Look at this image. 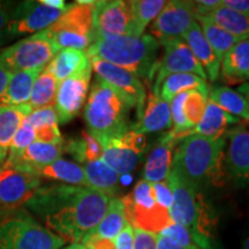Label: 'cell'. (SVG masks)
I'll return each instance as SVG.
<instances>
[{"label":"cell","mask_w":249,"mask_h":249,"mask_svg":"<svg viewBox=\"0 0 249 249\" xmlns=\"http://www.w3.org/2000/svg\"><path fill=\"white\" fill-rule=\"evenodd\" d=\"M225 147V136H187L174 152L171 172L200 189L207 185L223 186L227 177Z\"/></svg>","instance_id":"cell-2"},{"label":"cell","mask_w":249,"mask_h":249,"mask_svg":"<svg viewBox=\"0 0 249 249\" xmlns=\"http://www.w3.org/2000/svg\"><path fill=\"white\" fill-rule=\"evenodd\" d=\"M14 7L13 2L0 1V35L7 26L9 17H11L12 9Z\"/></svg>","instance_id":"cell-45"},{"label":"cell","mask_w":249,"mask_h":249,"mask_svg":"<svg viewBox=\"0 0 249 249\" xmlns=\"http://www.w3.org/2000/svg\"><path fill=\"white\" fill-rule=\"evenodd\" d=\"M223 5L249 17V0H224Z\"/></svg>","instance_id":"cell-46"},{"label":"cell","mask_w":249,"mask_h":249,"mask_svg":"<svg viewBox=\"0 0 249 249\" xmlns=\"http://www.w3.org/2000/svg\"><path fill=\"white\" fill-rule=\"evenodd\" d=\"M7 155H8V152L0 150V165H1L6 160V158H7Z\"/></svg>","instance_id":"cell-52"},{"label":"cell","mask_w":249,"mask_h":249,"mask_svg":"<svg viewBox=\"0 0 249 249\" xmlns=\"http://www.w3.org/2000/svg\"><path fill=\"white\" fill-rule=\"evenodd\" d=\"M222 80L229 85H244L249 81V39L239 42L222 60Z\"/></svg>","instance_id":"cell-24"},{"label":"cell","mask_w":249,"mask_h":249,"mask_svg":"<svg viewBox=\"0 0 249 249\" xmlns=\"http://www.w3.org/2000/svg\"><path fill=\"white\" fill-rule=\"evenodd\" d=\"M36 174L40 179L60 181L65 185L87 187L83 167L79 164L62 160V158H59L44 167H40L36 171Z\"/></svg>","instance_id":"cell-28"},{"label":"cell","mask_w":249,"mask_h":249,"mask_svg":"<svg viewBox=\"0 0 249 249\" xmlns=\"http://www.w3.org/2000/svg\"><path fill=\"white\" fill-rule=\"evenodd\" d=\"M166 4L163 0H138L132 1V26H130L129 35L132 37H140L143 35L145 28L157 15Z\"/></svg>","instance_id":"cell-36"},{"label":"cell","mask_w":249,"mask_h":249,"mask_svg":"<svg viewBox=\"0 0 249 249\" xmlns=\"http://www.w3.org/2000/svg\"><path fill=\"white\" fill-rule=\"evenodd\" d=\"M26 120L34 127V129L44 126H58L59 123L54 107H48L33 111L29 116L26 117Z\"/></svg>","instance_id":"cell-40"},{"label":"cell","mask_w":249,"mask_h":249,"mask_svg":"<svg viewBox=\"0 0 249 249\" xmlns=\"http://www.w3.org/2000/svg\"><path fill=\"white\" fill-rule=\"evenodd\" d=\"M196 21H198L202 33H203L205 38L209 42V44L214 51V54H216V57L219 62H222L223 58L225 57V54L233 48V46L238 44L241 40H245L242 38H239V37L233 36L231 34L226 33L225 30L220 29V28L217 27L216 24L205 20V18H197Z\"/></svg>","instance_id":"cell-37"},{"label":"cell","mask_w":249,"mask_h":249,"mask_svg":"<svg viewBox=\"0 0 249 249\" xmlns=\"http://www.w3.org/2000/svg\"><path fill=\"white\" fill-rule=\"evenodd\" d=\"M126 223L127 220L126 216H124V209L121 198H111L104 217L102 218L98 225L83 238L82 241L90 240V239L114 240L117 235L123 231Z\"/></svg>","instance_id":"cell-26"},{"label":"cell","mask_w":249,"mask_h":249,"mask_svg":"<svg viewBox=\"0 0 249 249\" xmlns=\"http://www.w3.org/2000/svg\"><path fill=\"white\" fill-rule=\"evenodd\" d=\"M0 213H1V211H0Z\"/></svg>","instance_id":"cell-54"},{"label":"cell","mask_w":249,"mask_h":249,"mask_svg":"<svg viewBox=\"0 0 249 249\" xmlns=\"http://www.w3.org/2000/svg\"><path fill=\"white\" fill-rule=\"evenodd\" d=\"M210 102L214 103L217 107L223 108L224 111L233 117L239 118L241 121H249V104L246 98L229 87L217 86L209 89L208 95Z\"/></svg>","instance_id":"cell-31"},{"label":"cell","mask_w":249,"mask_h":249,"mask_svg":"<svg viewBox=\"0 0 249 249\" xmlns=\"http://www.w3.org/2000/svg\"><path fill=\"white\" fill-rule=\"evenodd\" d=\"M225 138L227 176L236 186L249 188V129L239 124L227 130Z\"/></svg>","instance_id":"cell-17"},{"label":"cell","mask_w":249,"mask_h":249,"mask_svg":"<svg viewBox=\"0 0 249 249\" xmlns=\"http://www.w3.org/2000/svg\"><path fill=\"white\" fill-rule=\"evenodd\" d=\"M136 104L123 92L96 77L85 107L88 132L98 140L116 138L130 129L129 116Z\"/></svg>","instance_id":"cell-4"},{"label":"cell","mask_w":249,"mask_h":249,"mask_svg":"<svg viewBox=\"0 0 249 249\" xmlns=\"http://www.w3.org/2000/svg\"><path fill=\"white\" fill-rule=\"evenodd\" d=\"M59 82L48 68H44L35 80L28 105L31 111L54 107Z\"/></svg>","instance_id":"cell-35"},{"label":"cell","mask_w":249,"mask_h":249,"mask_svg":"<svg viewBox=\"0 0 249 249\" xmlns=\"http://www.w3.org/2000/svg\"><path fill=\"white\" fill-rule=\"evenodd\" d=\"M99 143L103 148L102 160L119 176L134 171L148 147L147 136L132 128Z\"/></svg>","instance_id":"cell-12"},{"label":"cell","mask_w":249,"mask_h":249,"mask_svg":"<svg viewBox=\"0 0 249 249\" xmlns=\"http://www.w3.org/2000/svg\"><path fill=\"white\" fill-rule=\"evenodd\" d=\"M66 9L49 7L39 1H22L15 4L7 26L0 35V44H5L17 37L48 29L57 22Z\"/></svg>","instance_id":"cell-10"},{"label":"cell","mask_w":249,"mask_h":249,"mask_svg":"<svg viewBox=\"0 0 249 249\" xmlns=\"http://www.w3.org/2000/svg\"><path fill=\"white\" fill-rule=\"evenodd\" d=\"M43 70L24 71L12 74L4 95L0 98V105L14 107L28 105L34 82Z\"/></svg>","instance_id":"cell-25"},{"label":"cell","mask_w":249,"mask_h":249,"mask_svg":"<svg viewBox=\"0 0 249 249\" xmlns=\"http://www.w3.org/2000/svg\"><path fill=\"white\" fill-rule=\"evenodd\" d=\"M241 120L239 118L233 117L217 107L213 102L207 103L204 114L198 124L188 132V136L200 135L203 138L219 139L225 136V133L229 130L230 126L235 124H240Z\"/></svg>","instance_id":"cell-23"},{"label":"cell","mask_w":249,"mask_h":249,"mask_svg":"<svg viewBox=\"0 0 249 249\" xmlns=\"http://www.w3.org/2000/svg\"><path fill=\"white\" fill-rule=\"evenodd\" d=\"M209 91L204 90H191L187 92V97L183 103V116L191 128H194L203 117L208 103Z\"/></svg>","instance_id":"cell-38"},{"label":"cell","mask_w":249,"mask_h":249,"mask_svg":"<svg viewBox=\"0 0 249 249\" xmlns=\"http://www.w3.org/2000/svg\"><path fill=\"white\" fill-rule=\"evenodd\" d=\"M40 186L42 179L37 174L5 160L0 165V211H12L22 207Z\"/></svg>","instance_id":"cell-13"},{"label":"cell","mask_w":249,"mask_h":249,"mask_svg":"<svg viewBox=\"0 0 249 249\" xmlns=\"http://www.w3.org/2000/svg\"><path fill=\"white\" fill-rule=\"evenodd\" d=\"M167 180L173 195L170 208L172 222L185 227L198 248L220 249L216 213L201 189L172 172Z\"/></svg>","instance_id":"cell-3"},{"label":"cell","mask_w":249,"mask_h":249,"mask_svg":"<svg viewBox=\"0 0 249 249\" xmlns=\"http://www.w3.org/2000/svg\"><path fill=\"white\" fill-rule=\"evenodd\" d=\"M62 152L64 143L51 144L35 141L22 151H9L6 160L20 169L36 174V171L40 167H44L61 158Z\"/></svg>","instance_id":"cell-19"},{"label":"cell","mask_w":249,"mask_h":249,"mask_svg":"<svg viewBox=\"0 0 249 249\" xmlns=\"http://www.w3.org/2000/svg\"><path fill=\"white\" fill-rule=\"evenodd\" d=\"M65 244L26 210L0 213V249H60Z\"/></svg>","instance_id":"cell-6"},{"label":"cell","mask_w":249,"mask_h":249,"mask_svg":"<svg viewBox=\"0 0 249 249\" xmlns=\"http://www.w3.org/2000/svg\"><path fill=\"white\" fill-rule=\"evenodd\" d=\"M29 105L14 107L0 105V150L8 152L14 135L24 118L31 113Z\"/></svg>","instance_id":"cell-34"},{"label":"cell","mask_w":249,"mask_h":249,"mask_svg":"<svg viewBox=\"0 0 249 249\" xmlns=\"http://www.w3.org/2000/svg\"><path fill=\"white\" fill-rule=\"evenodd\" d=\"M35 129L24 118L20 128L14 135L11 147H9V151H22L27 147H29L31 143L35 142Z\"/></svg>","instance_id":"cell-41"},{"label":"cell","mask_w":249,"mask_h":249,"mask_svg":"<svg viewBox=\"0 0 249 249\" xmlns=\"http://www.w3.org/2000/svg\"><path fill=\"white\" fill-rule=\"evenodd\" d=\"M95 4L70 5L57 22L49 27L55 45L60 49L87 50L93 42L92 23Z\"/></svg>","instance_id":"cell-9"},{"label":"cell","mask_w":249,"mask_h":249,"mask_svg":"<svg viewBox=\"0 0 249 249\" xmlns=\"http://www.w3.org/2000/svg\"><path fill=\"white\" fill-rule=\"evenodd\" d=\"M202 18L210 21L233 36L249 39V17L226 7L223 5V1L219 7Z\"/></svg>","instance_id":"cell-30"},{"label":"cell","mask_w":249,"mask_h":249,"mask_svg":"<svg viewBox=\"0 0 249 249\" xmlns=\"http://www.w3.org/2000/svg\"><path fill=\"white\" fill-rule=\"evenodd\" d=\"M178 142L173 141L166 135H164L158 142V144L152 149L149 155L147 163L144 166L145 181L150 183L161 182L169 178L172 166L174 149H176Z\"/></svg>","instance_id":"cell-22"},{"label":"cell","mask_w":249,"mask_h":249,"mask_svg":"<svg viewBox=\"0 0 249 249\" xmlns=\"http://www.w3.org/2000/svg\"><path fill=\"white\" fill-rule=\"evenodd\" d=\"M64 151L80 163H91L102 160L103 148L98 140L87 130H82L77 138L64 141Z\"/></svg>","instance_id":"cell-33"},{"label":"cell","mask_w":249,"mask_h":249,"mask_svg":"<svg viewBox=\"0 0 249 249\" xmlns=\"http://www.w3.org/2000/svg\"><path fill=\"white\" fill-rule=\"evenodd\" d=\"M114 249H134V227L128 222L114 239Z\"/></svg>","instance_id":"cell-44"},{"label":"cell","mask_w":249,"mask_h":249,"mask_svg":"<svg viewBox=\"0 0 249 249\" xmlns=\"http://www.w3.org/2000/svg\"><path fill=\"white\" fill-rule=\"evenodd\" d=\"M39 2L42 5L49 6L52 8H58V9H66L67 5L65 4L64 0H39Z\"/></svg>","instance_id":"cell-49"},{"label":"cell","mask_w":249,"mask_h":249,"mask_svg":"<svg viewBox=\"0 0 249 249\" xmlns=\"http://www.w3.org/2000/svg\"><path fill=\"white\" fill-rule=\"evenodd\" d=\"M126 220L134 229L144 230L158 234L172 224L170 210L165 209L156 201L152 183L141 180L133 192L121 198Z\"/></svg>","instance_id":"cell-7"},{"label":"cell","mask_w":249,"mask_h":249,"mask_svg":"<svg viewBox=\"0 0 249 249\" xmlns=\"http://www.w3.org/2000/svg\"><path fill=\"white\" fill-rule=\"evenodd\" d=\"M59 51L48 31L43 30L2 50L0 52V65L12 74L43 70Z\"/></svg>","instance_id":"cell-8"},{"label":"cell","mask_w":249,"mask_h":249,"mask_svg":"<svg viewBox=\"0 0 249 249\" xmlns=\"http://www.w3.org/2000/svg\"><path fill=\"white\" fill-rule=\"evenodd\" d=\"M60 249H87V248L82 244H71L70 246H67V247H64Z\"/></svg>","instance_id":"cell-51"},{"label":"cell","mask_w":249,"mask_h":249,"mask_svg":"<svg viewBox=\"0 0 249 249\" xmlns=\"http://www.w3.org/2000/svg\"><path fill=\"white\" fill-rule=\"evenodd\" d=\"M12 73H9L8 71H6L4 67L0 65V98L4 95L6 87L8 85V81L11 79Z\"/></svg>","instance_id":"cell-48"},{"label":"cell","mask_w":249,"mask_h":249,"mask_svg":"<svg viewBox=\"0 0 249 249\" xmlns=\"http://www.w3.org/2000/svg\"><path fill=\"white\" fill-rule=\"evenodd\" d=\"M236 91L240 92L249 104V83H244V85H241L240 87H239Z\"/></svg>","instance_id":"cell-50"},{"label":"cell","mask_w":249,"mask_h":249,"mask_svg":"<svg viewBox=\"0 0 249 249\" xmlns=\"http://www.w3.org/2000/svg\"><path fill=\"white\" fill-rule=\"evenodd\" d=\"M152 188H154L156 201L158 202V204H160L165 209L170 210L171 205H172L173 195L169 182L161 181L152 183Z\"/></svg>","instance_id":"cell-43"},{"label":"cell","mask_w":249,"mask_h":249,"mask_svg":"<svg viewBox=\"0 0 249 249\" xmlns=\"http://www.w3.org/2000/svg\"><path fill=\"white\" fill-rule=\"evenodd\" d=\"M158 234L164 235L165 238L170 239V240L174 242V244L183 248H189L197 246L194 242V240H193L191 234H189V232L187 231L185 227L179 225V224L177 223L170 224L169 226L165 227L163 231L158 233Z\"/></svg>","instance_id":"cell-39"},{"label":"cell","mask_w":249,"mask_h":249,"mask_svg":"<svg viewBox=\"0 0 249 249\" xmlns=\"http://www.w3.org/2000/svg\"><path fill=\"white\" fill-rule=\"evenodd\" d=\"M157 249H201V248H198L197 246H194V247H189V248L180 247V246L176 245L174 242L171 241L170 239L165 238L164 235L157 234Z\"/></svg>","instance_id":"cell-47"},{"label":"cell","mask_w":249,"mask_h":249,"mask_svg":"<svg viewBox=\"0 0 249 249\" xmlns=\"http://www.w3.org/2000/svg\"><path fill=\"white\" fill-rule=\"evenodd\" d=\"M86 176V186L92 191L103 193L113 198L118 193L120 176L102 160L87 163L83 167Z\"/></svg>","instance_id":"cell-27"},{"label":"cell","mask_w":249,"mask_h":249,"mask_svg":"<svg viewBox=\"0 0 249 249\" xmlns=\"http://www.w3.org/2000/svg\"><path fill=\"white\" fill-rule=\"evenodd\" d=\"M182 39L202 65L207 74V79L211 82L217 81L220 73V62L218 61L214 51L202 33L200 24L195 21L189 30L183 35Z\"/></svg>","instance_id":"cell-21"},{"label":"cell","mask_w":249,"mask_h":249,"mask_svg":"<svg viewBox=\"0 0 249 249\" xmlns=\"http://www.w3.org/2000/svg\"><path fill=\"white\" fill-rule=\"evenodd\" d=\"M178 73H191L207 81V74L191 49L183 39L174 40L164 44V53L160 61L156 62L148 79L151 92L158 95L161 82L169 75Z\"/></svg>","instance_id":"cell-11"},{"label":"cell","mask_w":249,"mask_h":249,"mask_svg":"<svg viewBox=\"0 0 249 249\" xmlns=\"http://www.w3.org/2000/svg\"><path fill=\"white\" fill-rule=\"evenodd\" d=\"M191 90L209 91L207 81L191 73H178L169 75L160 87V97L165 102H171L177 95Z\"/></svg>","instance_id":"cell-32"},{"label":"cell","mask_w":249,"mask_h":249,"mask_svg":"<svg viewBox=\"0 0 249 249\" xmlns=\"http://www.w3.org/2000/svg\"><path fill=\"white\" fill-rule=\"evenodd\" d=\"M90 62L85 51L74 49L60 50L49 62L46 68L53 74L59 83L85 68Z\"/></svg>","instance_id":"cell-29"},{"label":"cell","mask_w":249,"mask_h":249,"mask_svg":"<svg viewBox=\"0 0 249 249\" xmlns=\"http://www.w3.org/2000/svg\"><path fill=\"white\" fill-rule=\"evenodd\" d=\"M241 249H249V233L246 236V239L244 240V244H242V248Z\"/></svg>","instance_id":"cell-53"},{"label":"cell","mask_w":249,"mask_h":249,"mask_svg":"<svg viewBox=\"0 0 249 249\" xmlns=\"http://www.w3.org/2000/svg\"><path fill=\"white\" fill-rule=\"evenodd\" d=\"M172 127V117L169 103L161 99L160 96L150 92L145 98L144 107L142 108L141 116L138 121L132 124V128L135 132L157 133L163 132Z\"/></svg>","instance_id":"cell-20"},{"label":"cell","mask_w":249,"mask_h":249,"mask_svg":"<svg viewBox=\"0 0 249 249\" xmlns=\"http://www.w3.org/2000/svg\"><path fill=\"white\" fill-rule=\"evenodd\" d=\"M110 200L88 187L53 183L40 186L24 207L66 242L81 244L104 217Z\"/></svg>","instance_id":"cell-1"},{"label":"cell","mask_w":249,"mask_h":249,"mask_svg":"<svg viewBox=\"0 0 249 249\" xmlns=\"http://www.w3.org/2000/svg\"><path fill=\"white\" fill-rule=\"evenodd\" d=\"M132 18V1H96L92 23L93 42L128 36Z\"/></svg>","instance_id":"cell-15"},{"label":"cell","mask_w":249,"mask_h":249,"mask_svg":"<svg viewBox=\"0 0 249 249\" xmlns=\"http://www.w3.org/2000/svg\"><path fill=\"white\" fill-rule=\"evenodd\" d=\"M193 1L171 0L157 15L150 27V36L161 45L182 39L195 22Z\"/></svg>","instance_id":"cell-14"},{"label":"cell","mask_w":249,"mask_h":249,"mask_svg":"<svg viewBox=\"0 0 249 249\" xmlns=\"http://www.w3.org/2000/svg\"><path fill=\"white\" fill-rule=\"evenodd\" d=\"M160 43L150 35L123 36L113 39L95 40L87 49V57L98 58L130 71L139 79L148 81L157 62Z\"/></svg>","instance_id":"cell-5"},{"label":"cell","mask_w":249,"mask_h":249,"mask_svg":"<svg viewBox=\"0 0 249 249\" xmlns=\"http://www.w3.org/2000/svg\"><path fill=\"white\" fill-rule=\"evenodd\" d=\"M90 64H91L92 71L97 74V77L108 83V85L114 87L126 95L127 97L132 99L136 104V114L138 118L141 116L142 108L144 107L145 98H147V92L145 88L143 87L142 82L139 77H136L130 71L124 70L114 65L108 64V62L102 60L98 58H89Z\"/></svg>","instance_id":"cell-18"},{"label":"cell","mask_w":249,"mask_h":249,"mask_svg":"<svg viewBox=\"0 0 249 249\" xmlns=\"http://www.w3.org/2000/svg\"><path fill=\"white\" fill-rule=\"evenodd\" d=\"M134 249H157V234L134 229Z\"/></svg>","instance_id":"cell-42"},{"label":"cell","mask_w":249,"mask_h":249,"mask_svg":"<svg viewBox=\"0 0 249 249\" xmlns=\"http://www.w3.org/2000/svg\"><path fill=\"white\" fill-rule=\"evenodd\" d=\"M91 71L92 67L89 62L85 68L59 83L54 108L60 124L70 123L79 114L86 102L91 81Z\"/></svg>","instance_id":"cell-16"}]
</instances>
